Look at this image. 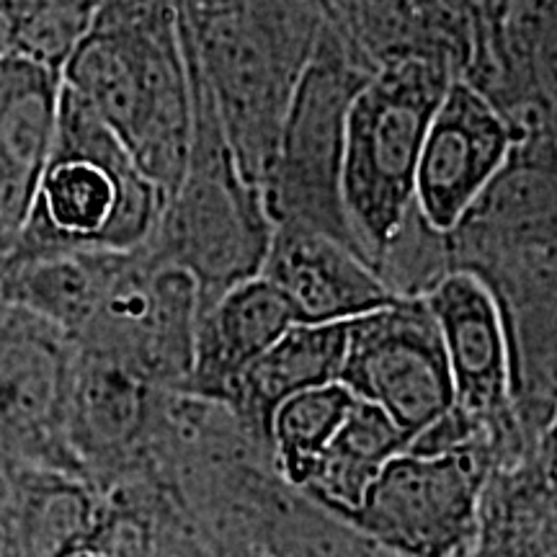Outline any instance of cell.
Returning <instances> with one entry per match:
<instances>
[{"mask_svg": "<svg viewBox=\"0 0 557 557\" xmlns=\"http://www.w3.org/2000/svg\"><path fill=\"white\" fill-rule=\"evenodd\" d=\"M338 382L393 418L408 444L455 408L442 336L423 297H395L348 320Z\"/></svg>", "mask_w": 557, "mask_h": 557, "instance_id": "7", "label": "cell"}, {"mask_svg": "<svg viewBox=\"0 0 557 557\" xmlns=\"http://www.w3.org/2000/svg\"><path fill=\"white\" fill-rule=\"evenodd\" d=\"M408 438L385 410L367 400H354L331 444L302 485L305 498L344 519L364 498L380 470L400 451Z\"/></svg>", "mask_w": 557, "mask_h": 557, "instance_id": "18", "label": "cell"}, {"mask_svg": "<svg viewBox=\"0 0 557 557\" xmlns=\"http://www.w3.org/2000/svg\"><path fill=\"white\" fill-rule=\"evenodd\" d=\"M295 323L287 299L263 276L225 289L199 308L191 367L176 393L225 406L235 380Z\"/></svg>", "mask_w": 557, "mask_h": 557, "instance_id": "13", "label": "cell"}, {"mask_svg": "<svg viewBox=\"0 0 557 557\" xmlns=\"http://www.w3.org/2000/svg\"><path fill=\"white\" fill-rule=\"evenodd\" d=\"M60 75L9 54L0 60V267L29 218L58 122Z\"/></svg>", "mask_w": 557, "mask_h": 557, "instance_id": "14", "label": "cell"}, {"mask_svg": "<svg viewBox=\"0 0 557 557\" xmlns=\"http://www.w3.org/2000/svg\"><path fill=\"white\" fill-rule=\"evenodd\" d=\"M442 336L455 408L517 442L524 426L511 403V351L496 297L475 274L449 269L421 295Z\"/></svg>", "mask_w": 557, "mask_h": 557, "instance_id": "10", "label": "cell"}, {"mask_svg": "<svg viewBox=\"0 0 557 557\" xmlns=\"http://www.w3.org/2000/svg\"><path fill=\"white\" fill-rule=\"evenodd\" d=\"M5 478H9V459H5V457H0V498H3Z\"/></svg>", "mask_w": 557, "mask_h": 557, "instance_id": "25", "label": "cell"}, {"mask_svg": "<svg viewBox=\"0 0 557 557\" xmlns=\"http://www.w3.org/2000/svg\"><path fill=\"white\" fill-rule=\"evenodd\" d=\"M331 26L361 65L374 70L408 60H436L465 75L470 39L465 18L444 0H333Z\"/></svg>", "mask_w": 557, "mask_h": 557, "instance_id": "15", "label": "cell"}, {"mask_svg": "<svg viewBox=\"0 0 557 557\" xmlns=\"http://www.w3.org/2000/svg\"><path fill=\"white\" fill-rule=\"evenodd\" d=\"M165 197L139 171L120 137L81 96L60 83L58 122L29 218L3 261L150 246Z\"/></svg>", "mask_w": 557, "mask_h": 557, "instance_id": "2", "label": "cell"}, {"mask_svg": "<svg viewBox=\"0 0 557 557\" xmlns=\"http://www.w3.org/2000/svg\"><path fill=\"white\" fill-rule=\"evenodd\" d=\"M152 557H207L189 537H158Z\"/></svg>", "mask_w": 557, "mask_h": 557, "instance_id": "23", "label": "cell"}, {"mask_svg": "<svg viewBox=\"0 0 557 557\" xmlns=\"http://www.w3.org/2000/svg\"><path fill=\"white\" fill-rule=\"evenodd\" d=\"M259 276L308 325L348 323L398 297L357 248L299 222H276Z\"/></svg>", "mask_w": 557, "mask_h": 557, "instance_id": "12", "label": "cell"}, {"mask_svg": "<svg viewBox=\"0 0 557 557\" xmlns=\"http://www.w3.org/2000/svg\"><path fill=\"white\" fill-rule=\"evenodd\" d=\"M354 400L357 398L351 389L341 382H331L292 395L274 410L269 423V444L284 485L302 491Z\"/></svg>", "mask_w": 557, "mask_h": 557, "instance_id": "19", "label": "cell"}, {"mask_svg": "<svg viewBox=\"0 0 557 557\" xmlns=\"http://www.w3.org/2000/svg\"><path fill=\"white\" fill-rule=\"evenodd\" d=\"M16 47V16H13V0H0V60L13 54Z\"/></svg>", "mask_w": 557, "mask_h": 557, "instance_id": "22", "label": "cell"}, {"mask_svg": "<svg viewBox=\"0 0 557 557\" xmlns=\"http://www.w3.org/2000/svg\"><path fill=\"white\" fill-rule=\"evenodd\" d=\"M189 67L191 152L178 186L165 199L156 235L145 248L158 261L186 271L199 289V308H205L225 289L261 274L274 220L259 186L243 173L212 94L191 58Z\"/></svg>", "mask_w": 557, "mask_h": 557, "instance_id": "3", "label": "cell"}, {"mask_svg": "<svg viewBox=\"0 0 557 557\" xmlns=\"http://www.w3.org/2000/svg\"><path fill=\"white\" fill-rule=\"evenodd\" d=\"M380 557H393V555H385V553H380Z\"/></svg>", "mask_w": 557, "mask_h": 557, "instance_id": "27", "label": "cell"}, {"mask_svg": "<svg viewBox=\"0 0 557 557\" xmlns=\"http://www.w3.org/2000/svg\"><path fill=\"white\" fill-rule=\"evenodd\" d=\"M521 143L513 122L468 78H451L423 137L416 171V212L449 233L483 197Z\"/></svg>", "mask_w": 557, "mask_h": 557, "instance_id": "8", "label": "cell"}, {"mask_svg": "<svg viewBox=\"0 0 557 557\" xmlns=\"http://www.w3.org/2000/svg\"><path fill=\"white\" fill-rule=\"evenodd\" d=\"M70 351L65 333L0 302V457L78 475L62 442Z\"/></svg>", "mask_w": 557, "mask_h": 557, "instance_id": "9", "label": "cell"}, {"mask_svg": "<svg viewBox=\"0 0 557 557\" xmlns=\"http://www.w3.org/2000/svg\"><path fill=\"white\" fill-rule=\"evenodd\" d=\"M348 323H295L230 387L225 406L246 434L269 444L274 410L305 389L338 382Z\"/></svg>", "mask_w": 557, "mask_h": 557, "instance_id": "17", "label": "cell"}, {"mask_svg": "<svg viewBox=\"0 0 557 557\" xmlns=\"http://www.w3.org/2000/svg\"><path fill=\"white\" fill-rule=\"evenodd\" d=\"M555 436L500 462L480 493L475 537L465 557H555Z\"/></svg>", "mask_w": 557, "mask_h": 557, "instance_id": "16", "label": "cell"}, {"mask_svg": "<svg viewBox=\"0 0 557 557\" xmlns=\"http://www.w3.org/2000/svg\"><path fill=\"white\" fill-rule=\"evenodd\" d=\"M60 83L99 114L169 199L194 137L191 67L176 0H107Z\"/></svg>", "mask_w": 557, "mask_h": 557, "instance_id": "1", "label": "cell"}, {"mask_svg": "<svg viewBox=\"0 0 557 557\" xmlns=\"http://www.w3.org/2000/svg\"><path fill=\"white\" fill-rule=\"evenodd\" d=\"M496 444L395 455L346 521L393 557H465L475 537L480 493L496 465Z\"/></svg>", "mask_w": 557, "mask_h": 557, "instance_id": "6", "label": "cell"}, {"mask_svg": "<svg viewBox=\"0 0 557 557\" xmlns=\"http://www.w3.org/2000/svg\"><path fill=\"white\" fill-rule=\"evenodd\" d=\"M156 389V382L129 361L73 344L62 442L81 478L111 480L135 459L150 431Z\"/></svg>", "mask_w": 557, "mask_h": 557, "instance_id": "11", "label": "cell"}, {"mask_svg": "<svg viewBox=\"0 0 557 557\" xmlns=\"http://www.w3.org/2000/svg\"><path fill=\"white\" fill-rule=\"evenodd\" d=\"M227 557H267L261 553V549H235V553H230Z\"/></svg>", "mask_w": 557, "mask_h": 557, "instance_id": "26", "label": "cell"}, {"mask_svg": "<svg viewBox=\"0 0 557 557\" xmlns=\"http://www.w3.org/2000/svg\"><path fill=\"white\" fill-rule=\"evenodd\" d=\"M457 70L408 60L374 70L346 114L341 212L351 243L377 269L416 209V171L434 109Z\"/></svg>", "mask_w": 557, "mask_h": 557, "instance_id": "4", "label": "cell"}, {"mask_svg": "<svg viewBox=\"0 0 557 557\" xmlns=\"http://www.w3.org/2000/svg\"><path fill=\"white\" fill-rule=\"evenodd\" d=\"M65 557H103V555L96 553V549H90V547H75L73 553H67Z\"/></svg>", "mask_w": 557, "mask_h": 557, "instance_id": "24", "label": "cell"}, {"mask_svg": "<svg viewBox=\"0 0 557 557\" xmlns=\"http://www.w3.org/2000/svg\"><path fill=\"white\" fill-rule=\"evenodd\" d=\"M107 0H13V54L60 75L70 54L94 29Z\"/></svg>", "mask_w": 557, "mask_h": 557, "instance_id": "21", "label": "cell"}, {"mask_svg": "<svg viewBox=\"0 0 557 557\" xmlns=\"http://www.w3.org/2000/svg\"><path fill=\"white\" fill-rule=\"evenodd\" d=\"M369 75L331 26L312 39L261 176L274 225L299 222L354 246L341 212V158L348 107Z\"/></svg>", "mask_w": 557, "mask_h": 557, "instance_id": "5", "label": "cell"}, {"mask_svg": "<svg viewBox=\"0 0 557 557\" xmlns=\"http://www.w3.org/2000/svg\"><path fill=\"white\" fill-rule=\"evenodd\" d=\"M267 557H380L372 542L333 513L312 504L299 493V500L282 506L276 500L263 521Z\"/></svg>", "mask_w": 557, "mask_h": 557, "instance_id": "20", "label": "cell"}]
</instances>
